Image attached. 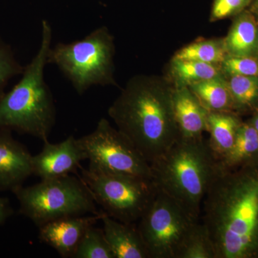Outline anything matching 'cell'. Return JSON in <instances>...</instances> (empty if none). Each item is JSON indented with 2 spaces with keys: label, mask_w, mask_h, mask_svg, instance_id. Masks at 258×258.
<instances>
[{
  "label": "cell",
  "mask_w": 258,
  "mask_h": 258,
  "mask_svg": "<svg viewBox=\"0 0 258 258\" xmlns=\"http://www.w3.org/2000/svg\"><path fill=\"white\" fill-rule=\"evenodd\" d=\"M200 220L215 258H258V161L217 171L204 199Z\"/></svg>",
  "instance_id": "cell-1"
},
{
  "label": "cell",
  "mask_w": 258,
  "mask_h": 258,
  "mask_svg": "<svg viewBox=\"0 0 258 258\" xmlns=\"http://www.w3.org/2000/svg\"><path fill=\"white\" fill-rule=\"evenodd\" d=\"M173 90L165 77L138 75L129 79L108 110L117 128L149 164L179 138Z\"/></svg>",
  "instance_id": "cell-2"
},
{
  "label": "cell",
  "mask_w": 258,
  "mask_h": 258,
  "mask_svg": "<svg viewBox=\"0 0 258 258\" xmlns=\"http://www.w3.org/2000/svg\"><path fill=\"white\" fill-rule=\"evenodd\" d=\"M51 41L52 28L43 20L38 52L25 66L18 84L0 99V129L48 140L56 120L53 97L44 80Z\"/></svg>",
  "instance_id": "cell-3"
},
{
  "label": "cell",
  "mask_w": 258,
  "mask_h": 258,
  "mask_svg": "<svg viewBox=\"0 0 258 258\" xmlns=\"http://www.w3.org/2000/svg\"><path fill=\"white\" fill-rule=\"evenodd\" d=\"M150 166L157 189L200 219L204 199L217 172L207 140L179 139Z\"/></svg>",
  "instance_id": "cell-4"
},
{
  "label": "cell",
  "mask_w": 258,
  "mask_h": 258,
  "mask_svg": "<svg viewBox=\"0 0 258 258\" xmlns=\"http://www.w3.org/2000/svg\"><path fill=\"white\" fill-rule=\"evenodd\" d=\"M114 37L100 27L83 40L60 43L50 49L47 63L55 64L82 95L92 86H117Z\"/></svg>",
  "instance_id": "cell-5"
},
{
  "label": "cell",
  "mask_w": 258,
  "mask_h": 258,
  "mask_svg": "<svg viewBox=\"0 0 258 258\" xmlns=\"http://www.w3.org/2000/svg\"><path fill=\"white\" fill-rule=\"evenodd\" d=\"M13 193L20 204V213L38 227L62 217L101 213L80 176L41 180L32 186H22Z\"/></svg>",
  "instance_id": "cell-6"
},
{
  "label": "cell",
  "mask_w": 258,
  "mask_h": 258,
  "mask_svg": "<svg viewBox=\"0 0 258 258\" xmlns=\"http://www.w3.org/2000/svg\"><path fill=\"white\" fill-rule=\"evenodd\" d=\"M81 178L96 204L108 216L125 223H137L158 193L152 180L110 172L88 166Z\"/></svg>",
  "instance_id": "cell-7"
},
{
  "label": "cell",
  "mask_w": 258,
  "mask_h": 258,
  "mask_svg": "<svg viewBox=\"0 0 258 258\" xmlns=\"http://www.w3.org/2000/svg\"><path fill=\"white\" fill-rule=\"evenodd\" d=\"M200 222L174 199L158 190L137 226L149 258H177L185 240Z\"/></svg>",
  "instance_id": "cell-8"
},
{
  "label": "cell",
  "mask_w": 258,
  "mask_h": 258,
  "mask_svg": "<svg viewBox=\"0 0 258 258\" xmlns=\"http://www.w3.org/2000/svg\"><path fill=\"white\" fill-rule=\"evenodd\" d=\"M89 166L102 170L152 180L150 164L125 136L101 118L91 134L78 139Z\"/></svg>",
  "instance_id": "cell-9"
},
{
  "label": "cell",
  "mask_w": 258,
  "mask_h": 258,
  "mask_svg": "<svg viewBox=\"0 0 258 258\" xmlns=\"http://www.w3.org/2000/svg\"><path fill=\"white\" fill-rule=\"evenodd\" d=\"M41 152L32 156L33 175L41 180L55 179L76 173L81 161L87 159L78 139L70 136L62 142L45 141Z\"/></svg>",
  "instance_id": "cell-10"
},
{
  "label": "cell",
  "mask_w": 258,
  "mask_h": 258,
  "mask_svg": "<svg viewBox=\"0 0 258 258\" xmlns=\"http://www.w3.org/2000/svg\"><path fill=\"white\" fill-rule=\"evenodd\" d=\"M98 215L62 217L39 227V240L55 249L62 257H74L86 230L101 220Z\"/></svg>",
  "instance_id": "cell-11"
},
{
  "label": "cell",
  "mask_w": 258,
  "mask_h": 258,
  "mask_svg": "<svg viewBox=\"0 0 258 258\" xmlns=\"http://www.w3.org/2000/svg\"><path fill=\"white\" fill-rule=\"evenodd\" d=\"M32 175L31 154L13 138L11 131L0 129V191L14 192Z\"/></svg>",
  "instance_id": "cell-12"
},
{
  "label": "cell",
  "mask_w": 258,
  "mask_h": 258,
  "mask_svg": "<svg viewBox=\"0 0 258 258\" xmlns=\"http://www.w3.org/2000/svg\"><path fill=\"white\" fill-rule=\"evenodd\" d=\"M173 108L179 138L185 140L203 139L206 132L208 112L188 87L174 88Z\"/></svg>",
  "instance_id": "cell-13"
},
{
  "label": "cell",
  "mask_w": 258,
  "mask_h": 258,
  "mask_svg": "<svg viewBox=\"0 0 258 258\" xmlns=\"http://www.w3.org/2000/svg\"><path fill=\"white\" fill-rule=\"evenodd\" d=\"M101 220L105 237L115 258H149L137 224L118 221L105 212Z\"/></svg>",
  "instance_id": "cell-14"
},
{
  "label": "cell",
  "mask_w": 258,
  "mask_h": 258,
  "mask_svg": "<svg viewBox=\"0 0 258 258\" xmlns=\"http://www.w3.org/2000/svg\"><path fill=\"white\" fill-rule=\"evenodd\" d=\"M242 123L239 114L232 111L208 112L206 120L209 149L216 162L230 152Z\"/></svg>",
  "instance_id": "cell-15"
},
{
  "label": "cell",
  "mask_w": 258,
  "mask_h": 258,
  "mask_svg": "<svg viewBox=\"0 0 258 258\" xmlns=\"http://www.w3.org/2000/svg\"><path fill=\"white\" fill-rule=\"evenodd\" d=\"M226 50L232 57H257L258 21L245 10L232 18L229 31L224 37Z\"/></svg>",
  "instance_id": "cell-16"
},
{
  "label": "cell",
  "mask_w": 258,
  "mask_h": 258,
  "mask_svg": "<svg viewBox=\"0 0 258 258\" xmlns=\"http://www.w3.org/2000/svg\"><path fill=\"white\" fill-rule=\"evenodd\" d=\"M258 161V134L249 120L241 123L230 152L216 162L217 170H235Z\"/></svg>",
  "instance_id": "cell-17"
},
{
  "label": "cell",
  "mask_w": 258,
  "mask_h": 258,
  "mask_svg": "<svg viewBox=\"0 0 258 258\" xmlns=\"http://www.w3.org/2000/svg\"><path fill=\"white\" fill-rule=\"evenodd\" d=\"M225 76L221 64L171 59L166 79L174 88L189 87L193 83Z\"/></svg>",
  "instance_id": "cell-18"
},
{
  "label": "cell",
  "mask_w": 258,
  "mask_h": 258,
  "mask_svg": "<svg viewBox=\"0 0 258 258\" xmlns=\"http://www.w3.org/2000/svg\"><path fill=\"white\" fill-rule=\"evenodd\" d=\"M188 88L207 111L235 112L225 76L193 83Z\"/></svg>",
  "instance_id": "cell-19"
},
{
  "label": "cell",
  "mask_w": 258,
  "mask_h": 258,
  "mask_svg": "<svg viewBox=\"0 0 258 258\" xmlns=\"http://www.w3.org/2000/svg\"><path fill=\"white\" fill-rule=\"evenodd\" d=\"M227 56L224 37H220L199 39L176 51L171 59L221 64Z\"/></svg>",
  "instance_id": "cell-20"
},
{
  "label": "cell",
  "mask_w": 258,
  "mask_h": 258,
  "mask_svg": "<svg viewBox=\"0 0 258 258\" xmlns=\"http://www.w3.org/2000/svg\"><path fill=\"white\" fill-rule=\"evenodd\" d=\"M230 89L234 111L237 114L252 112L258 105V77L225 76Z\"/></svg>",
  "instance_id": "cell-21"
},
{
  "label": "cell",
  "mask_w": 258,
  "mask_h": 258,
  "mask_svg": "<svg viewBox=\"0 0 258 258\" xmlns=\"http://www.w3.org/2000/svg\"><path fill=\"white\" fill-rule=\"evenodd\" d=\"M75 258H115L103 229L91 226L83 235Z\"/></svg>",
  "instance_id": "cell-22"
},
{
  "label": "cell",
  "mask_w": 258,
  "mask_h": 258,
  "mask_svg": "<svg viewBox=\"0 0 258 258\" xmlns=\"http://www.w3.org/2000/svg\"><path fill=\"white\" fill-rule=\"evenodd\" d=\"M177 258H215L213 244L201 220L185 240Z\"/></svg>",
  "instance_id": "cell-23"
},
{
  "label": "cell",
  "mask_w": 258,
  "mask_h": 258,
  "mask_svg": "<svg viewBox=\"0 0 258 258\" xmlns=\"http://www.w3.org/2000/svg\"><path fill=\"white\" fill-rule=\"evenodd\" d=\"M25 67L15 58L9 45L0 39V99L4 96L5 88L10 79L23 74Z\"/></svg>",
  "instance_id": "cell-24"
},
{
  "label": "cell",
  "mask_w": 258,
  "mask_h": 258,
  "mask_svg": "<svg viewBox=\"0 0 258 258\" xmlns=\"http://www.w3.org/2000/svg\"><path fill=\"white\" fill-rule=\"evenodd\" d=\"M252 0H213L210 21L211 23L233 18L248 9Z\"/></svg>",
  "instance_id": "cell-25"
},
{
  "label": "cell",
  "mask_w": 258,
  "mask_h": 258,
  "mask_svg": "<svg viewBox=\"0 0 258 258\" xmlns=\"http://www.w3.org/2000/svg\"><path fill=\"white\" fill-rule=\"evenodd\" d=\"M225 76L258 77V59L256 57H232L227 56L221 64Z\"/></svg>",
  "instance_id": "cell-26"
},
{
  "label": "cell",
  "mask_w": 258,
  "mask_h": 258,
  "mask_svg": "<svg viewBox=\"0 0 258 258\" xmlns=\"http://www.w3.org/2000/svg\"><path fill=\"white\" fill-rule=\"evenodd\" d=\"M13 214V210L9 200L0 197V226L3 225Z\"/></svg>",
  "instance_id": "cell-27"
},
{
  "label": "cell",
  "mask_w": 258,
  "mask_h": 258,
  "mask_svg": "<svg viewBox=\"0 0 258 258\" xmlns=\"http://www.w3.org/2000/svg\"><path fill=\"white\" fill-rule=\"evenodd\" d=\"M249 123H251L254 129H255L256 132H257L258 134V105L255 108H254V111H252V116L250 119L249 120Z\"/></svg>",
  "instance_id": "cell-28"
},
{
  "label": "cell",
  "mask_w": 258,
  "mask_h": 258,
  "mask_svg": "<svg viewBox=\"0 0 258 258\" xmlns=\"http://www.w3.org/2000/svg\"><path fill=\"white\" fill-rule=\"evenodd\" d=\"M247 10L254 15L258 21V0H252Z\"/></svg>",
  "instance_id": "cell-29"
},
{
  "label": "cell",
  "mask_w": 258,
  "mask_h": 258,
  "mask_svg": "<svg viewBox=\"0 0 258 258\" xmlns=\"http://www.w3.org/2000/svg\"><path fill=\"white\" fill-rule=\"evenodd\" d=\"M257 57V58L258 59V52H257V57Z\"/></svg>",
  "instance_id": "cell-30"
}]
</instances>
